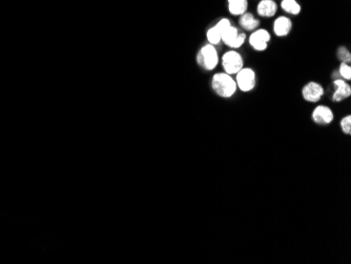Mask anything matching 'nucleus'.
Wrapping results in <instances>:
<instances>
[{
  "label": "nucleus",
  "instance_id": "f257e3e1",
  "mask_svg": "<svg viewBox=\"0 0 351 264\" xmlns=\"http://www.w3.org/2000/svg\"><path fill=\"white\" fill-rule=\"evenodd\" d=\"M212 89L221 98H230L236 94L238 87L236 80L226 73L215 74L212 79Z\"/></svg>",
  "mask_w": 351,
  "mask_h": 264
},
{
  "label": "nucleus",
  "instance_id": "f03ea898",
  "mask_svg": "<svg viewBox=\"0 0 351 264\" xmlns=\"http://www.w3.org/2000/svg\"><path fill=\"white\" fill-rule=\"evenodd\" d=\"M197 62L206 71L215 70L219 63V56L215 46L208 43L201 49L197 55Z\"/></svg>",
  "mask_w": 351,
  "mask_h": 264
},
{
  "label": "nucleus",
  "instance_id": "7ed1b4c3",
  "mask_svg": "<svg viewBox=\"0 0 351 264\" xmlns=\"http://www.w3.org/2000/svg\"><path fill=\"white\" fill-rule=\"evenodd\" d=\"M243 58L236 51H229L222 57V67L224 73L228 75H236L239 71L243 69Z\"/></svg>",
  "mask_w": 351,
  "mask_h": 264
},
{
  "label": "nucleus",
  "instance_id": "20e7f679",
  "mask_svg": "<svg viewBox=\"0 0 351 264\" xmlns=\"http://www.w3.org/2000/svg\"><path fill=\"white\" fill-rule=\"evenodd\" d=\"M237 87L244 93H248L255 89L256 86V73L252 69L243 68L236 74Z\"/></svg>",
  "mask_w": 351,
  "mask_h": 264
},
{
  "label": "nucleus",
  "instance_id": "39448f33",
  "mask_svg": "<svg viewBox=\"0 0 351 264\" xmlns=\"http://www.w3.org/2000/svg\"><path fill=\"white\" fill-rule=\"evenodd\" d=\"M245 34H240L238 28L229 25L221 33V41L231 49H239L243 46L245 42Z\"/></svg>",
  "mask_w": 351,
  "mask_h": 264
},
{
  "label": "nucleus",
  "instance_id": "423d86ee",
  "mask_svg": "<svg viewBox=\"0 0 351 264\" xmlns=\"http://www.w3.org/2000/svg\"><path fill=\"white\" fill-rule=\"evenodd\" d=\"M270 41V35L266 30L260 28L256 30L249 37V45L250 47L258 51V52H263L268 47V42Z\"/></svg>",
  "mask_w": 351,
  "mask_h": 264
},
{
  "label": "nucleus",
  "instance_id": "0eeeda50",
  "mask_svg": "<svg viewBox=\"0 0 351 264\" xmlns=\"http://www.w3.org/2000/svg\"><path fill=\"white\" fill-rule=\"evenodd\" d=\"M324 95V89L323 86L320 83L317 82H308L306 84L303 90H302V96L304 100L307 102H311V104H316L322 99Z\"/></svg>",
  "mask_w": 351,
  "mask_h": 264
},
{
  "label": "nucleus",
  "instance_id": "6e6552de",
  "mask_svg": "<svg viewBox=\"0 0 351 264\" xmlns=\"http://www.w3.org/2000/svg\"><path fill=\"white\" fill-rule=\"evenodd\" d=\"M311 118L319 126H328L333 121V113L328 106H319L313 109Z\"/></svg>",
  "mask_w": 351,
  "mask_h": 264
},
{
  "label": "nucleus",
  "instance_id": "1a4fd4ad",
  "mask_svg": "<svg viewBox=\"0 0 351 264\" xmlns=\"http://www.w3.org/2000/svg\"><path fill=\"white\" fill-rule=\"evenodd\" d=\"M335 92L333 93L332 100L334 102H341L351 96V86L346 82V80L338 78L334 80Z\"/></svg>",
  "mask_w": 351,
  "mask_h": 264
},
{
  "label": "nucleus",
  "instance_id": "9d476101",
  "mask_svg": "<svg viewBox=\"0 0 351 264\" xmlns=\"http://www.w3.org/2000/svg\"><path fill=\"white\" fill-rule=\"evenodd\" d=\"M291 28H293V23L291 20L285 16H281L274 20L273 24V32L279 37H285L287 36Z\"/></svg>",
  "mask_w": 351,
  "mask_h": 264
},
{
  "label": "nucleus",
  "instance_id": "9b49d317",
  "mask_svg": "<svg viewBox=\"0 0 351 264\" xmlns=\"http://www.w3.org/2000/svg\"><path fill=\"white\" fill-rule=\"evenodd\" d=\"M278 10V5L275 3L273 0H262V1H260L258 4V14L261 17H265V18H270L275 15V13H277Z\"/></svg>",
  "mask_w": 351,
  "mask_h": 264
},
{
  "label": "nucleus",
  "instance_id": "f8f14e48",
  "mask_svg": "<svg viewBox=\"0 0 351 264\" xmlns=\"http://www.w3.org/2000/svg\"><path fill=\"white\" fill-rule=\"evenodd\" d=\"M228 11L231 15L241 16L247 11V0H227Z\"/></svg>",
  "mask_w": 351,
  "mask_h": 264
},
{
  "label": "nucleus",
  "instance_id": "ddd939ff",
  "mask_svg": "<svg viewBox=\"0 0 351 264\" xmlns=\"http://www.w3.org/2000/svg\"><path fill=\"white\" fill-rule=\"evenodd\" d=\"M239 24H240V26L246 31H255L259 26L260 21L253 17L252 14L244 13L241 15L240 20H239Z\"/></svg>",
  "mask_w": 351,
  "mask_h": 264
},
{
  "label": "nucleus",
  "instance_id": "4468645a",
  "mask_svg": "<svg viewBox=\"0 0 351 264\" xmlns=\"http://www.w3.org/2000/svg\"><path fill=\"white\" fill-rule=\"evenodd\" d=\"M281 6L283 11H285L290 15H298L301 13V5L296 0H282Z\"/></svg>",
  "mask_w": 351,
  "mask_h": 264
},
{
  "label": "nucleus",
  "instance_id": "2eb2a0df",
  "mask_svg": "<svg viewBox=\"0 0 351 264\" xmlns=\"http://www.w3.org/2000/svg\"><path fill=\"white\" fill-rule=\"evenodd\" d=\"M206 37H207L208 43H211V45H213V46H216L221 42V32L219 31V28L215 26L207 31Z\"/></svg>",
  "mask_w": 351,
  "mask_h": 264
},
{
  "label": "nucleus",
  "instance_id": "dca6fc26",
  "mask_svg": "<svg viewBox=\"0 0 351 264\" xmlns=\"http://www.w3.org/2000/svg\"><path fill=\"white\" fill-rule=\"evenodd\" d=\"M339 74H340V76L342 77V79H344V80H347V81H349V80L351 79V68H350V64L345 63V62H342L341 65H340Z\"/></svg>",
  "mask_w": 351,
  "mask_h": 264
},
{
  "label": "nucleus",
  "instance_id": "f3484780",
  "mask_svg": "<svg viewBox=\"0 0 351 264\" xmlns=\"http://www.w3.org/2000/svg\"><path fill=\"white\" fill-rule=\"evenodd\" d=\"M338 58L342 62H345V63L350 64L351 56H350L349 51L345 47H342V48H340L338 50Z\"/></svg>",
  "mask_w": 351,
  "mask_h": 264
},
{
  "label": "nucleus",
  "instance_id": "a211bd4d",
  "mask_svg": "<svg viewBox=\"0 0 351 264\" xmlns=\"http://www.w3.org/2000/svg\"><path fill=\"white\" fill-rule=\"evenodd\" d=\"M341 129H342V132L344 134H346V135L351 134V116L350 115L344 117V118L342 119Z\"/></svg>",
  "mask_w": 351,
  "mask_h": 264
}]
</instances>
